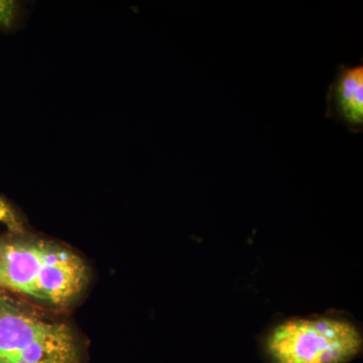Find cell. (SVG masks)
Wrapping results in <instances>:
<instances>
[{"label": "cell", "instance_id": "1", "mask_svg": "<svg viewBox=\"0 0 363 363\" xmlns=\"http://www.w3.org/2000/svg\"><path fill=\"white\" fill-rule=\"evenodd\" d=\"M87 262L70 247L21 229L0 235V290L43 309L66 310L87 291Z\"/></svg>", "mask_w": 363, "mask_h": 363}, {"label": "cell", "instance_id": "4", "mask_svg": "<svg viewBox=\"0 0 363 363\" xmlns=\"http://www.w3.org/2000/svg\"><path fill=\"white\" fill-rule=\"evenodd\" d=\"M327 114L353 131L363 124V66L341 65L327 94Z\"/></svg>", "mask_w": 363, "mask_h": 363}, {"label": "cell", "instance_id": "2", "mask_svg": "<svg viewBox=\"0 0 363 363\" xmlns=\"http://www.w3.org/2000/svg\"><path fill=\"white\" fill-rule=\"evenodd\" d=\"M44 310L0 290V363H82L77 332Z\"/></svg>", "mask_w": 363, "mask_h": 363}, {"label": "cell", "instance_id": "5", "mask_svg": "<svg viewBox=\"0 0 363 363\" xmlns=\"http://www.w3.org/2000/svg\"><path fill=\"white\" fill-rule=\"evenodd\" d=\"M0 224H4L9 228H20V222L16 218L13 209L1 199H0Z\"/></svg>", "mask_w": 363, "mask_h": 363}, {"label": "cell", "instance_id": "3", "mask_svg": "<svg viewBox=\"0 0 363 363\" xmlns=\"http://www.w3.org/2000/svg\"><path fill=\"white\" fill-rule=\"evenodd\" d=\"M362 343V332L350 320L291 318L269 332L266 351L272 363H347Z\"/></svg>", "mask_w": 363, "mask_h": 363}]
</instances>
